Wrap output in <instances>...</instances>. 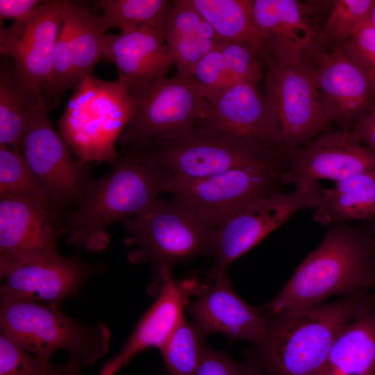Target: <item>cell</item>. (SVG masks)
I'll return each mask as SVG.
<instances>
[{"mask_svg":"<svg viewBox=\"0 0 375 375\" xmlns=\"http://www.w3.org/2000/svg\"><path fill=\"white\" fill-rule=\"evenodd\" d=\"M367 303L358 294L266 314L265 333L247 360L265 375H319L339 333Z\"/></svg>","mask_w":375,"mask_h":375,"instance_id":"6da1fadb","label":"cell"},{"mask_svg":"<svg viewBox=\"0 0 375 375\" xmlns=\"http://www.w3.org/2000/svg\"><path fill=\"white\" fill-rule=\"evenodd\" d=\"M375 287V238L373 233L344 222L331 224L319 245L297 267L264 312L322 303L335 295L364 294Z\"/></svg>","mask_w":375,"mask_h":375,"instance_id":"7a4b0ae2","label":"cell"},{"mask_svg":"<svg viewBox=\"0 0 375 375\" xmlns=\"http://www.w3.org/2000/svg\"><path fill=\"white\" fill-rule=\"evenodd\" d=\"M173 174L142 151L126 149L106 175L95 180L85 198L67 216L59 235L76 247L101 250L106 228L152 206Z\"/></svg>","mask_w":375,"mask_h":375,"instance_id":"3957f363","label":"cell"},{"mask_svg":"<svg viewBox=\"0 0 375 375\" xmlns=\"http://www.w3.org/2000/svg\"><path fill=\"white\" fill-rule=\"evenodd\" d=\"M1 333L24 350L51 360L60 349L90 367L108 352L110 333L102 323L90 325L69 317L59 303L0 299Z\"/></svg>","mask_w":375,"mask_h":375,"instance_id":"277c9868","label":"cell"},{"mask_svg":"<svg viewBox=\"0 0 375 375\" xmlns=\"http://www.w3.org/2000/svg\"><path fill=\"white\" fill-rule=\"evenodd\" d=\"M136 105L119 80L88 76L75 88L60 119V135L80 162L115 164L119 158L115 144L133 118Z\"/></svg>","mask_w":375,"mask_h":375,"instance_id":"5b68a950","label":"cell"},{"mask_svg":"<svg viewBox=\"0 0 375 375\" xmlns=\"http://www.w3.org/2000/svg\"><path fill=\"white\" fill-rule=\"evenodd\" d=\"M142 152L173 176L187 178L247 167L284 171L287 166L285 156L279 151L203 124Z\"/></svg>","mask_w":375,"mask_h":375,"instance_id":"8992f818","label":"cell"},{"mask_svg":"<svg viewBox=\"0 0 375 375\" xmlns=\"http://www.w3.org/2000/svg\"><path fill=\"white\" fill-rule=\"evenodd\" d=\"M138 248L131 259L151 262L155 283L161 273L178 262L212 255L215 228L173 199H158L133 217L122 220Z\"/></svg>","mask_w":375,"mask_h":375,"instance_id":"52a82bcc","label":"cell"},{"mask_svg":"<svg viewBox=\"0 0 375 375\" xmlns=\"http://www.w3.org/2000/svg\"><path fill=\"white\" fill-rule=\"evenodd\" d=\"M136 109L119 142L146 151L203 123L207 100L188 76L177 74L151 84L133 97Z\"/></svg>","mask_w":375,"mask_h":375,"instance_id":"ba28073f","label":"cell"},{"mask_svg":"<svg viewBox=\"0 0 375 375\" xmlns=\"http://www.w3.org/2000/svg\"><path fill=\"white\" fill-rule=\"evenodd\" d=\"M267 59L266 97L279 120L280 149L285 155L320 135L330 121L306 56Z\"/></svg>","mask_w":375,"mask_h":375,"instance_id":"9c48e42d","label":"cell"},{"mask_svg":"<svg viewBox=\"0 0 375 375\" xmlns=\"http://www.w3.org/2000/svg\"><path fill=\"white\" fill-rule=\"evenodd\" d=\"M283 171L247 167L199 178L172 176L164 192L215 228L249 203L279 192Z\"/></svg>","mask_w":375,"mask_h":375,"instance_id":"30bf717a","label":"cell"},{"mask_svg":"<svg viewBox=\"0 0 375 375\" xmlns=\"http://www.w3.org/2000/svg\"><path fill=\"white\" fill-rule=\"evenodd\" d=\"M322 190L317 181L304 183L290 193L278 192L259 199L231 216L214 230L215 267L226 269L295 212L315 210Z\"/></svg>","mask_w":375,"mask_h":375,"instance_id":"8fae6325","label":"cell"},{"mask_svg":"<svg viewBox=\"0 0 375 375\" xmlns=\"http://www.w3.org/2000/svg\"><path fill=\"white\" fill-rule=\"evenodd\" d=\"M40 103L23 143L22 155L45 190L53 211L76 207L94 179L85 163L75 159L67 144L53 128Z\"/></svg>","mask_w":375,"mask_h":375,"instance_id":"7c38bea8","label":"cell"},{"mask_svg":"<svg viewBox=\"0 0 375 375\" xmlns=\"http://www.w3.org/2000/svg\"><path fill=\"white\" fill-rule=\"evenodd\" d=\"M67 1H45L27 19L0 31L1 54L10 58L19 81L42 103L51 72L54 44Z\"/></svg>","mask_w":375,"mask_h":375,"instance_id":"4fadbf2b","label":"cell"},{"mask_svg":"<svg viewBox=\"0 0 375 375\" xmlns=\"http://www.w3.org/2000/svg\"><path fill=\"white\" fill-rule=\"evenodd\" d=\"M57 217L47 198L0 197V274L22 261L58 252Z\"/></svg>","mask_w":375,"mask_h":375,"instance_id":"5bb4252c","label":"cell"},{"mask_svg":"<svg viewBox=\"0 0 375 375\" xmlns=\"http://www.w3.org/2000/svg\"><path fill=\"white\" fill-rule=\"evenodd\" d=\"M100 267L58 252L17 263L0 274V299L60 303L76 297Z\"/></svg>","mask_w":375,"mask_h":375,"instance_id":"9a60e30c","label":"cell"},{"mask_svg":"<svg viewBox=\"0 0 375 375\" xmlns=\"http://www.w3.org/2000/svg\"><path fill=\"white\" fill-rule=\"evenodd\" d=\"M285 156L282 183L296 188L319 179L336 183L375 169V153L344 128L319 135Z\"/></svg>","mask_w":375,"mask_h":375,"instance_id":"2e32d148","label":"cell"},{"mask_svg":"<svg viewBox=\"0 0 375 375\" xmlns=\"http://www.w3.org/2000/svg\"><path fill=\"white\" fill-rule=\"evenodd\" d=\"M306 58L328 120L351 131L375 105L365 74L340 45L330 52L318 47Z\"/></svg>","mask_w":375,"mask_h":375,"instance_id":"e0dca14e","label":"cell"},{"mask_svg":"<svg viewBox=\"0 0 375 375\" xmlns=\"http://www.w3.org/2000/svg\"><path fill=\"white\" fill-rule=\"evenodd\" d=\"M195 297L197 299L186 306L185 314L204 338L220 333L230 340H242L254 344L264 335L267 315L261 306H252L238 295L226 269L214 267L209 282L202 283Z\"/></svg>","mask_w":375,"mask_h":375,"instance_id":"ac0fdd59","label":"cell"},{"mask_svg":"<svg viewBox=\"0 0 375 375\" xmlns=\"http://www.w3.org/2000/svg\"><path fill=\"white\" fill-rule=\"evenodd\" d=\"M206 100L203 125L256 141L282 153L279 120L267 97L262 96L255 85L232 83Z\"/></svg>","mask_w":375,"mask_h":375,"instance_id":"d6986e66","label":"cell"},{"mask_svg":"<svg viewBox=\"0 0 375 375\" xmlns=\"http://www.w3.org/2000/svg\"><path fill=\"white\" fill-rule=\"evenodd\" d=\"M202 282L197 277L174 280L172 271L162 273L157 298L139 321L121 350L102 367L99 375H116L139 353L160 349L185 314L186 306L196 296Z\"/></svg>","mask_w":375,"mask_h":375,"instance_id":"ffe728a7","label":"cell"},{"mask_svg":"<svg viewBox=\"0 0 375 375\" xmlns=\"http://www.w3.org/2000/svg\"><path fill=\"white\" fill-rule=\"evenodd\" d=\"M102 58L117 68L118 79L132 97L154 82L165 78L174 65V57L161 31L135 29L106 34Z\"/></svg>","mask_w":375,"mask_h":375,"instance_id":"44dd1931","label":"cell"},{"mask_svg":"<svg viewBox=\"0 0 375 375\" xmlns=\"http://www.w3.org/2000/svg\"><path fill=\"white\" fill-rule=\"evenodd\" d=\"M303 3L296 0H253L252 13L267 56H306L319 47V31Z\"/></svg>","mask_w":375,"mask_h":375,"instance_id":"7402d4cb","label":"cell"},{"mask_svg":"<svg viewBox=\"0 0 375 375\" xmlns=\"http://www.w3.org/2000/svg\"><path fill=\"white\" fill-rule=\"evenodd\" d=\"M319 375H375V307L367 303L335 339Z\"/></svg>","mask_w":375,"mask_h":375,"instance_id":"603a6c76","label":"cell"},{"mask_svg":"<svg viewBox=\"0 0 375 375\" xmlns=\"http://www.w3.org/2000/svg\"><path fill=\"white\" fill-rule=\"evenodd\" d=\"M4 57L0 67V144L22 154L24 140L41 101L19 81L12 60Z\"/></svg>","mask_w":375,"mask_h":375,"instance_id":"cb8c5ba5","label":"cell"},{"mask_svg":"<svg viewBox=\"0 0 375 375\" xmlns=\"http://www.w3.org/2000/svg\"><path fill=\"white\" fill-rule=\"evenodd\" d=\"M375 217V169L336 183L322 190L314 220L326 226L347 220L372 219Z\"/></svg>","mask_w":375,"mask_h":375,"instance_id":"d4e9b609","label":"cell"},{"mask_svg":"<svg viewBox=\"0 0 375 375\" xmlns=\"http://www.w3.org/2000/svg\"><path fill=\"white\" fill-rule=\"evenodd\" d=\"M224 42L243 44L267 58L263 39L253 19V0H190Z\"/></svg>","mask_w":375,"mask_h":375,"instance_id":"484cf974","label":"cell"},{"mask_svg":"<svg viewBox=\"0 0 375 375\" xmlns=\"http://www.w3.org/2000/svg\"><path fill=\"white\" fill-rule=\"evenodd\" d=\"M63 21L69 28L70 51L73 62L75 88L85 77L92 75L96 64L102 58V42L106 33L99 16L84 6L66 1Z\"/></svg>","mask_w":375,"mask_h":375,"instance_id":"4316f807","label":"cell"},{"mask_svg":"<svg viewBox=\"0 0 375 375\" xmlns=\"http://www.w3.org/2000/svg\"><path fill=\"white\" fill-rule=\"evenodd\" d=\"M172 5L167 0H103L98 2L103 10L99 21L105 33L111 28L121 33L140 28L163 32Z\"/></svg>","mask_w":375,"mask_h":375,"instance_id":"83f0119b","label":"cell"},{"mask_svg":"<svg viewBox=\"0 0 375 375\" xmlns=\"http://www.w3.org/2000/svg\"><path fill=\"white\" fill-rule=\"evenodd\" d=\"M185 314L159 349L169 375H196L206 344Z\"/></svg>","mask_w":375,"mask_h":375,"instance_id":"f1b7e54d","label":"cell"},{"mask_svg":"<svg viewBox=\"0 0 375 375\" xmlns=\"http://www.w3.org/2000/svg\"><path fill=\"white\" fill-rule=\"evenodd\" d=\"M82 364L69 358L56 365L20 347L0 333V375H81Z\"/></svg>","mask_w":375,"mask_h":375,"instance_id":"f546056e","label":"cell"},{"mask_svg":"<svg viewBox=\"0 0 375 375\" xmlns=\"http://www.w3.org/2000/svg\"><path fill=\"white\" fill-rule=\"evenodd\" d=\"M374 0H335L319 31L320 39L338 45L368 24Z\"/></svg>","mask_w":375,"mask_h":375,"instance_id":"4dcf8cb0","label":"cell"},{"mask_svg":"<svg viewBox=\"0 0 375 375\" xmlns=\"http://www.w3.org/2000/svg\"><path fill=\"white\" fill-rule=\"evenodd\" d=\"M19 195L49 199L24 156L0 144V197Z\"/></svg>","mask_w":375,"mask_h":375,"instance_id":"1f68e13d","label":"cell"},{"mask_svg":"<svg viewBox=\"0 0 375 375\" xmlns=\"http://www.w3.org/2000/svg\"><path fill=\"white\" fill-rule=\"evenodd\" d=\"M165 42L174 55L177 74L184 76L206 54L223 43L212 38V31L205 19L199 32L166 38Z\"/></svg>","mask_w":375,"mask_h":375,"instance_id":"d6a6232c","label":"cell"},{"mask_svg":"<svg viewBox=\"0 0 375 375\" xmlns=\"http://www.w3.org/2000/svg\"><path fill=\"white\" fill-rule=\"evenodd\" d=\"M220 50L228 85L238 82L256 85L262 80L263 74L259 55L253 49L241 43L224 42L220 45Z\"/></svg>","mask_w":375,"mask_h":375,"instance_id":"836d02e7","label":"cell"},{"mask_svg":"<svg viewBox=\"0 0 375 375\" xmlns=\"http://www.w3.org/2000/svg\"><path fill=\"white\" fill-rule=\"evenodd\" d=\"M186 76L206 99L228 85L220 46L206 54Z\"/></svg>","mask_w":375,"mask_h":375,"instance_id":"e575fe53","label":"cell"},{"mask_svg":"<svg viewBox=\"0 0 375 375\" xmlns=\"http://www.w3.org/2000/svg\"><path fill=\"white\" fill-rule=\"evenodd\" d=\"M338 45L365 74L375 97V27L367 24Z\"/></svg>","mask_w":375,"mask_h":375,"instance_id":"d590c367","label":"cell"},{"mask_svg":"<svg viewBox=\"0 0 375 375\" xmlns=\"http://www.w3.org/2000/svg\"><path fill=\"white\" fill-rule=\"evenodd\" d=\"M196 375H265L253 364L233 360L226 351L204 349Z\"/></svg>","mask_w":375,"mask_h":375,"instance_id":"8d00e7d4","label":"cell"},{"mask_svg":"<svg viewBox=\"0 0 375 375\" xmlns=\"http://www.w3.org/2000/svg\"><path fill=\"white\" fill-rule=\"evenodd\" d=\"M45 1L39 0H0L1 23L6 19L14 22L29 17Z\"/></svg>","mask_w":375,"mask_h":375,"instance_id":"74e56055","label":"cell"},{"mask_svg":"<svg viewBox=\"0 0 375 375\" xmlns=\"http://www.w3.org/2000/svg\"><path fill=\"white\" fill-rule=\"evenodd\" d=\"M353 136L375 153V105L353 126Z\"/></svg>","mask_w":375,"mask_h":375,"instance_id":"f35d334b","label":"cell"},{"mask_svg":"<svg viewBox=\"0 0 375 375\" xmlns=\"http://www.w3.org/2000/svg\"><path fill=\"white\" fill-rule=\"evenodd\" d=\"M368 24L375 27V0L374 1V4L372 8Z\"/></svg>","mask_w":375,"mask_h":375,"instance_id":"ab89813d","label":"cell"},{"mask_svg":"<svg viewBox=\"0 0 375 375\" xmlns=\"http://www.w3.org/2000/svg\"><path fill=\"white\" fill-rule=\"evenodd\" d=\"M373 226H372V233H373V235L374 236V238H375V217L373 219Z\"/></svg>","mask_w":375,"mask_h":375,"instance_id":"60d3db41","label":"cell"}]
</instances>
